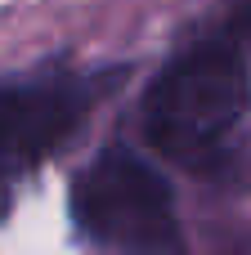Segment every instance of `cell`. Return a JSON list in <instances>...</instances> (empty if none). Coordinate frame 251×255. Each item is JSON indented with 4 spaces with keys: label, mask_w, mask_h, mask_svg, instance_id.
I'll return each mask as SVG.
<instances>
[{
    "label": "cell",
    "mask_w": 251,
    "mask_h": 255,
    "mask_svg": "<svg viewBox=\"0 0 251 255\" xmlns=\"http://www.w3.org/2000/svg\"><path fill=\"white\" fill-rule=\"evenodd\" d=\"M72 220L103 247H175V202L153 166L130 152H103L72 184Z\"/></svg>",
    "instance_id": "7a4b0ae2"
},
{
    "label": "cell",
    "mask_w": 251,
    "mask_h": 255,
    "mask_svg": "<svg viewBox=\"0 0 251 255\" xmlns=\"http://www.w3.org/2000/svg\"><path fill=\"white\" fill-rule=\"evenodd\" d=\"M247 45L220 27L175 54L144 99L153 148L180 166H207L247 112Z\"/></svg>",
    "instance_id": "6da1fadb"
},
{
    "label": "cell",
    "mask_w": 251,
    "mask_h": 255,
    "mask_svg": "<svg viewBox=\"0 0 251 255\" xmlns=\"http://www.w3.org/2000/svg\"><path fill=\"white\" fill-rule=\"evenodd\" d=\"M225 27H229V31H234V36H238V40H243V45L251 49V0H238V4L229 9Z\"/></svg>",
    "instance_id": "277c9868"
},
{
    "label": "cell",
    "mask_w": 251,
    "mask_h": 255,
    "mask_svg": "<svg viewBox=\"0 0 251 255\" xmlns=\"http://www.w3.org/2000/svg\"><path fill=\"white\" fill-rule=\"evenodd\" d=\"M85 94L76 81L0 85V211L18 175L40 166L81 121Z\"/></svg>",
    "instance_id": "3957f363"
}]
</instances>
